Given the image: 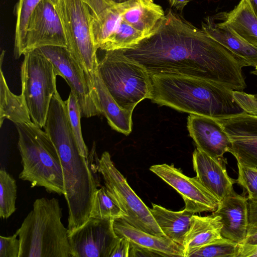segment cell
Returning <instances> with one entry per match:
<instances>
[{
  "mask_svg": "<svg viewBox=\"0 0 257 257\" xmlns=\"http://www.w3.org/2000/svg\"><path fill=\"white\" fill-rule=\"evenodd\" d=\"M248 199L234 191L220 201L212 214L221 218L223 237L238 243L247 236L248 225Z\"/></svg>",
  "mask_w": 257,
  "mask_h": 257,
  "instance_id": "18",
  "label": "cell"
},
{
  "mask_svg": "<svg viewBox=\"0 0 257 257\" xmlns=\"http://www.w3.org/2000/svg\"><path fill=\"white\" fill-rule=\"evenodd\" d=\"M133 256V246L130 240L124 237H118L109 257Z\"/></svg>",
  "mask_w": 257,
  "mask_h": 257,
  "instance_id": "36",
  "label": "cell"
},
{
  "mask_svg": "<svg viewBox=\"0 0 257 257\" xmlns=\"http://www.w3.org/2000/svg\"><path fill=\"white\" fill-rule=\"evenodd\" d=\"M122 19L146 38L160 28L165 17L161 6L153 0H131L126 3Z\"/></svg>",
  "mask_w": 257,
  "mask_h": 257,
  "instance_id": "21",
  "label": "cell"
},
{
  "mask_svg": "<svg viewBox=\"0 0 257 257\" xmlns=\"http://www.w3.org/2000/svg\"><path fill=\"white\" fill-rule=\"evenodd\" d=\"M97 161V170L102 176L108 192L123 212L124 216L122 219L145 232L158 236L165 235L154 219L150 208L116 169L109 153L104 152Z\"/></svg>",
  "mask_w": 257,
  "mask_h": 257,
  "instance_id": "9",
  "label": "cell"
},
{
  "mask_svg": "<svg viewBox=\"0 0 257 257\" xmlns=\"http://www.w3.org/2000/svg\"><path fill=\"white\" fill-rule=\"evenodd\" d=\"M248 225L247 236L257 231V201L248 200Z\"/></svg>",
  "mask_w": 257,
  "mask_h": 257,
  "instance_id": "37",
  "label": "cell"
},
{
  "mask_svg": "<svg viewBox=\"0 0 257 257\" xmlns=\"http://www.w3.org/2000/svg\"><path fill=\"white\" fill-rule=\"evenodd\" d=\"M222 227L218 215L212 213L205 216L193 214L183 243L184 256L189 257L194 251L221 238Z\"/></svg>",
  "mask_w": 257,
  "mask_h": 257,
  "instance_id": "22",
  "label": "cell"
},
{
  "mask_svg": "<svg viewBox=\"0 0 257 257\" xmlns=\"http://www.w3.org/2000/svg\"><path fill=\"white\" fill-rule=\"evenodd\" d=\"M233 29L251 45L257 47V17L249 0H240L237 6L228 13L215 16Z\"/></svg>",
  "mask_w": 257,
  "mask_h": 257,
  "instance_id": "24",
  "label": "cell"
},
{
  "mask_svg": "<svg viewBox=\"0 0 257 257\" xmlns=\"http://www.w3.org/2000/svg\"><path fill=\"white\" fill-rule=\"evenodd\" d=\"M146 38L142 33L127 24L122 19L118 27L99 49L105 51L128 49Z\"/></svg>",
  "mask_w": 257,
  "mask_h": 257,
  "instance_id": "28",
  "label": "cell"
},
{
  "mask_svg": "<svg viewBox=\"0 0 257 257\" xmlns=\"http://www.w3.org/2000/svg\"><path fill=\"white\" fill-rule=\"evenodd\" d=\"M238 175L236 183L247 193L248 200L257 201V170L237 163Z\"/></svg>",
  "mask_w": 257,
  "mask_h": 257,
  "instance_id": "33",
  "label": "cell"
},
{
  "mask_svg": "<svg viewBox=\"0 0 257 257\" xmlns=\"http://www.w3.org/2000/svg\"><path fill=\"white\" fill-rule=\"evenodd\" d=\"M17 187L16 180L5 169L0 170V217L9 218L16 211Z\"/></svg>",
  "mask_w": 257,
  "mask_h": 257,
  "instance_id": "30",
  "label": "cell"
},
{
  "mask_svg": "<svg viewBox=\"0 0 257 257\" xmlns=\"http://www.w3.org/2000/svg\"><path fill=\"white\" fill-rule=\"evenodd\" d=\"M0 123L5 119L15 124L30 122L31 117L22 94L16 95L10 90L0 64Z\"/></svg>",
  "mask_w": 257,
  "mask_h": 257,
  "instance_id": "26",
  "label": "cell"
},
{
  "mask_svg": "<svg viewBox=\"0 0 257 257\" xmlns=\"http://www.w3.org/2000/svg\"><path fill=\"white\" fill-rule=\"evenodd\" d=\"M113 227L118 237H126L131 242L133 256L184 257L183 246L166 235L158 236L145 232L121 218L113 220Z\"/></svg>",
  "mask_w": 257,
  "mask_h": 257,
  "instance_id": "15",
  "label": "cell"
},
{
  "mask_svg": "<svg viewBox=\"0 0 257 257\" xmlns=\"http://www.w3.org/2000/svg\"><path fill=\"white\" fill-rule=\"evenodd\" d=\"M46 46L67 47L60 17L51 0H41L30 17L24 54Z\"/></svg>",
  "mask_w": 257,
  "mask_h": 257,
  "instance_id": "13",
  "label": "cell"
},
{
  "mask_svg": "<svg viewBox=\"0 0 257 257\" xmlns=\"http://www.w3.org/2000/svg\"><path fill=\"white\" fill-rule=\"evenodd\" d=\"M65 101L70 127L77 143L80 154L87 158L88 150L82 137L81 126V109L78 99L76 95L71 91Z\"/></svg>",
  "mask_w": 257,
  "mask_h": 257,
  "instance_id": "31",
  "label": "cell"
},
{
  "mask_svg": "<svg viewBox=\"0 0 257 257\" xmlns=\"http://www.w3.org/2000/svg\"><path fill=\"white\" fill-rule=\"evenodd\" d=\"M15 124L23 167L19 179L30 182L32 188L42 187L49 193L64 195L60 159L47 134L32 121Z\"/></svg>",
  "mask_w": 257,
  "mask_h": 257,
  "instance_id": "5",
  "label": "cell"
},
{
  "mask_svg": "<svg viewBox=\"0 0 257 257\" xmlns=\"http://www.w3.org/2000/svg\"><path fill=\"white\" fill-rule=\"evenodd\" d=\"M202 29L233 54L244 61L248 66H257V47L238 35L222 22L216 23L208 16L202 22Z\"/></svg>",
  "mask_w": 257,
  "mask_h": 257,
  "instance_id": "20",
  "label": "cell"
},
{
  "mask_svg": "<svg viewBox=\"0 0 257 257\" xmlns=\"http://www.w3.org/2000/svg\"><path fill=\"white\" fill-rule=\"evenodd\" d=\"M120 50L150 75L195 77L233 90L246 86L242 69L247 64L171 9L154 34Z\"/></svg>",
  "mask_w": 257,
  "mask_h": 257,
  "instance_id": "1",
  "label": "cell"
},
{
  "mask_svg": "<svg viewBox=\"0 0 257 257\" xmlns=\"http://www.w3.org/2000/svg\"><path fill=\"white\" fill-rule=\"evenodd\" d=\"M255 70L254 71L252 72L251 73L257 75V66L255 67Z\"/></svg>",
  "mask_w": 257,
  "mask_h": 257,
  "instance_id": "43",
  "label": "cell"
},
{
  "mask_svg": "<svg viewBox=\"0 0 257 257\" xmlns=\"http://www.w3.org/2000/svg\"><path fill=\"white\" fill-rule=\"evenodd\" d=\"M67 48L92 80L97 72L98 61L90 27L89 12L84 0H59L55 5Z\"/></svg>",
  "mask_w": 257,
  "mask_h": 257,
  "instance_id": "8",
  "label": "cell"
},
{
  "mask_svg": "<svg viewBox=\"0 0 257 257\" xmlns=\"http://www.w3.org/2000/svg\"><path fill=\"white\" fill-rule=\"evenodd\" d=\"M191 0H167L171 7L182 11Z\"/></svg>",
  "mask_w": 257,
  "mask_h": 257,
  "instance_id": "39",
  "label": "cell"
},
{
  "mask_svg": "<svg viewBox=\"0 0 257 257\" xmlns=\"http://www.w3.org/2000/svg\"><path fill=\"white\" fill-rule=\"evenodd\" d=\"M187 128L197 148L209 156L222 158L224 153L230 152V139L216 119L191 114L188 117Z\"/></svg>",
  "mask_w": 257,
  "mask_h": 257,
  "instance_id": "17",
  "label": "cell"
},
{
  "mask_svg": "<svg viewBox=\"0 0 257 257\" xmlns=\"http://www.w3.org/2000/svg\"><path fill=\"white\" fill-rule=\"evenodd\" d=\"M53 64L77 96L82 117L101 114L93 82L67 47L46 46L37 49Z\"/></svg>",
  "mask_w": 257,
  "mask_h": 257,
  "instance_id": "10",
  "label": "cell"
},
{
  "mask_svg": "<svg viewBox=\"0 0 257 257\" xmlns=\"http://www.w3.org/2000/svg\"><path fill=\"white\" fill-rule=\"evenodd\" d=\"M252 8L257 17V0H249Z\"/></svg>",
  "mask_w": 257,
  "mask_h": 257,
  "instance_id": "41",
  "label": "cell"
},
{
  "mask_svg": "<svg viewBox=\"0 0 257 257\" xmlns=\"http://www.w3.org/2000/svg\"><path fill=\"white\" fill-rule=\"evenodd\" d=\"M62 217L58 199H36L16 232L20 243L19 257H72L69 231Z\"/></svg>",
  "mask_w": 257,
  "mask_h": 257,
  "instance_id": "4",
  "label": "cell"
},
{
  "mask_svg": "<svg viewBox=\"0 0 257 257\" xmlns=\"http://www.w3.org/2000/svg\"><path fill=\"white\" fill-rule=\"evenodd\" d=\"M150 170L172 187L182 196L185 209L195 214L205 211L214 212L219 200L199 182L196 177H189L173 165H154Z\"/></svg>",
  "mask_w": 257,
  "mask_h": 257,
  "instance_id": "12",
  "label": "cell"
},
{
  "mask_svg": "<svg viewBox=\"0 0 257 257\" xmlns=\"http://www.w3.org/2000/svg\"><path fill=\"white\" fill-rule=\"evenodd\" d=\"M239 244L222 237L194 251L189 257H238Z\"/></svg>",
  "mask_w": 257,
  "mask_h": 257,
  "instance_id": "32",
  "label": "cell"
},
{
  "mask_svg": "<svg viewBox=\"0 0 257 257\" xmlns=\"http://www.w3.org/2000/svg\"><path fill=\"white\" fill-rule=\"evenodd\" d=\"M18 234L10 236H0V257H19L20 248Z\"/></svg>",
  "mask_w": 257,
  "mask_h": 257,
  "instance_id": "35",
  "label": "cell"
},
{
  "mask_svg": "<svg viewBox=\"0 0 257 257\" xmlns=\"http://www.w3.org/2000/svg\"><path fill=\"white\" fill-rule=\"evenodd\" d=\"M44 128L61 161L69 234L89 219L97 185L87 158L80 153L67 113L59 111L50 114Z\"/></svg>",
  "mask_w": 257,
  "mask_h": 257,
  "instance_id": "2",
  "label": "cell"
},
{
  "mask_svg": "<svg viewBox=\"0 0 257 257\" xmlns=\"http://www.w3.org/2000/svg\"><path fill=\"white\" fill-rule=\"evenodd\" d=\"M97 73L112 97L124 109L133 111L140 101L150 99V75L121 50L106 51L98 61Z\"/></svg>",
  "mask_w": 257,
  "mask_h": 257,
  "instance_id": "6",
  "label": "cell"
},
{
  "mask_svg": "<svg viewBox=\"0 0 257 257\" xmlns=\"http://www.w3.org/2000/svg\"><path fill=\"white\" fill-rule=\"evenodd\" d=\"M87 5L90 27L97 50L118 27L126 3L116 4L112 0H84Z\"/></svg>",
  "mask_w": 257,
  "mask_h": 257,
  "instance_id": "19",
  "label": "cell"
},
{
  "mask_svg": "<svg viewBox=\"0 0 257 257\" xmlns=\"http://www.w3.org/2000/svg\"><path fill=\"white\" fill-rule=\"evenodd\" d=\"M21 68L22 93L32 121L44 127L52 97L57 90V72L38 49L26 52Z\"/></svg>",
  "mask_w": 257,
  "mask_h": 257,
  "instance_id": "7",
  "label": "cell"
},
{
  "mask_svg": "<svg viewBox=\"0 0 257 257\" xmlns=\"http://www.w3.org/2000/svg\"><path fill=\"white\" fill-rule=\"evenodd\" d=\"M150 208L154 219L164 234L173 241L183 246L185 236L194 214L184 208L179 211L168 210L160 205L152 203Z\"/></svg>",
  "mask_w": 257,
  "mask_h": 257,
  "instance_id": "25",
  "label": "cell"
},
{
  "mask_svg": "<svg viewBox=\"0 0 257 257\" xmlns=\"http://www.w3.org/2000/svg\"><path fill=\"white\" fill-rule=\"evenodd\" d=\"M233 96L246 113L257 116V94H249L242 91L233 90Z\"/></svg>",
  "mask_w": 257,
  "mask_h": 257,
  "instance_id": "34",
  "label": "cell"
},
{
  "mask_svg": "<svg viewBox=\"0 0 257 257\" xmlns=\"http://www.w3.org/2000/svg\"><path fill=\"white\" fill-rule=\"evenodd\" d=\"M231 142L237 163L257 170V116L244 113L217 119Z\"/></svg>",
  "mask_w": 257,
  "mask_h": 257,
  "instance_id": "14",
  "label": "cell"
},
{
  "mask_svg": "<svg viewBox=\"0 0 257 257\" xmlns=\"http://www.w3.org/2000/svg\"><path fill=\"white\" fill-rule=\"evenodd\" d=\"M113 2L116 4H123L128 2L131 0H112Z\"/></svg>",
  "mask_w": 257,
  "mask_h": 257,
  "instance_id": "42",
  "label": "cell"
},
{
  "mask_svg": "<svg viewBox=\"0 0 257 257\" xmlns=\"http://www.w3.org/2000/svg\"><path fill=\"white\" fill-rule=\"evenodd\" d=\"M92 82L100 113L106 117L113 130L128 135L132 130L133 111L124 109L119 106L97 72L93 77Z\"/></svg>",
  "mask_w": 257,
  "mask_h": 257,
  "instance_id": "23",
  "label": "cell"
},
{
  "mask_svg": "<svg viewBox=\"0 0 257 257\" xmlns=\"http://www.w3.org/2000/svg\"><path fill=\"white\" fill-rule=\"evenodd\" d=\"M192 163L198 180L219 201L234 191L233 185L236 181L227 174L226 158L212 157L196 148Z\"/></svg>",
  "mask_w": 257,
  "mask_h": 257,
  "instance_id": "16",
  "label": "cell"
},
{
  "mask_svg": "<svg viewBox=\"0 0 257 257\" xmlns=\"http://www.w3.org/2000/svg\"><path fill=\"white\" fill-rule=\"evenodd\" d=\"M41 0H19L15 8L16 23L14 56L18 59L24 54L26 29L30 17ZM56 5L59 0H51Z\"/></svg>",
  "mask_w": 257,
  "mask_h": 257,
  "instance_id": "27",
  "label": "cell"
},
{
  "mask_svg": "<svg viewBox=\"0 0 257 257\" xmlns=\"http://www.w3.org/2000/svg\"><path fill=\"white\" fill-rule=\"evenodd\" d=\"M150 99L160 105L215 119L245 112L233 96V90L203 79L179 75H150Z\"/></svg>",
  "mask_w": 257,
  "mask_h": 257,
  "instance_id": "3",
  "label": "cell"
},
{
  "mask_svg": "<svg viewBox=\"0 0 257 257\" xmlns=\"http://www.w3.org/2000/svg\"><path fill=\"white\" fill-rule=\"evenodd\" d=\"M257 257V244L239 243L238 257Z\"/></svg>",
  "mask_w": 257,
  "mask_h": 257,
  "instance_id": "38",
  "label": "cell"
},
{
  "mask_svg": "<svg viewBox=\"0 0 257 257\" xmlns=\"http://www.w3.org/2000/svg\"><path fill=\"white\" fill-rule=\"evenodd\" d=\"M114 219L89 217L68 235L72 257H109L118 236Z\"/></svg>",
  "mask_w": 257,
  "mask_h": 257,
  "instance_id": "11",
  "label": "cell"
},
{
  "mask_svg": "<svg viewBox=\"0 0 257 257\" xmlns=\"http://www.w3.org/2000/svg\"><path fill=\"white\" fill-rule=\"evenodd\" d=\"M124 215L108 192L102 186L95 191L89 217L101 219H115L123 218Z\"/></svg>",
  "mask_w": 257,
  "mask_h": 257,
  "instance_id": "29",
  "label": "cell"
},
{
  "mask_svg": "<svg viewBox=\"0 0 257 257\" xmlns=\"http://www.w3.org/2000/svg\"><path fill=\"white\" fill-rule=\"evenodd\" d=\"M242 243L248 244H257V231L254 233L247 236Z\"/></svg>",
  "mask_w": 257,
  "mask_h": 257,
  "instance_id": "40",
  "label": "cell"
}]
</instances>
